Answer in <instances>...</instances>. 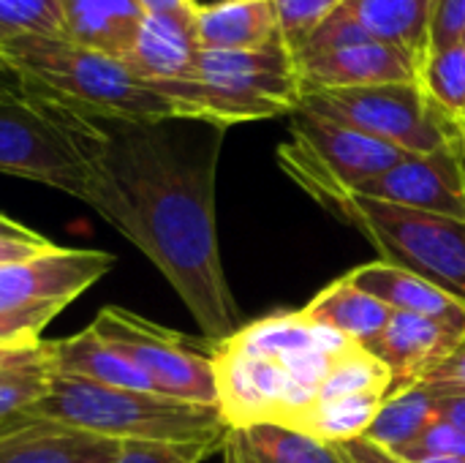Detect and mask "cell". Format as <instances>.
Wrapping results in <instances>:
<instances>
[{"label": "cell", "mask_w": 465, "mask_h": 463, "mask_svg": "<svg viewBox=\"0 0 465 463\" xmlns=\"http://www.w3.org/2000/svg\"><path fill=\"white\" fill-rule=\"evenodd\" d=\"M144 14H183L193 16L199 3L196 0H136Z\"/></svg>", "instance_id": "cell-39"}, {"label": "cell", "mask_w": 465, "mask_h": 463, "mask_svg": "<svg viewBox=\"0 0 465 463\" xmlns=\"http://www.w3.org/2000/svg\"><path fill=\"white\" fill-rule=\"evenodd\" d=\"M22 90V82L16 79V74L8 68V63L0 57V96H8V93H19Z\"/></svg>", "instance_id": "cell-40"}, {"label": "cell", "mask_w": 465, "mask_h": 463, "mask_svg": "<svg viewBox=\"0 0 465 463\" xmlns=\"http://www.w3.org/2000/svg\"><path fill=\"white\" fill-rule=\"evenodd\" d=\"M41 360H44L46 374L84 379V382L106 385V388L155 393L147 377L128 357H123L114 347H109L93 327H84L68 338L41 341Z\"/></svg>", "instance_id": "cell-17"}, {"label": "cell", "mask_w": 465, "mask_h": 463, "mask_svg": "<svg viewBox=\"0 0 465 463\" xmlns=\"http://www.w3.org/2000/svg\"><path fill=\"white\" fill-rule=\"evenodd\" d=\"M41 341L38 344H27V347H0V374L25 371V368H44Z\"/></svg>", "instance_id": "cell-36"}, {"label": "cell", "mask_w": 465, "mask_h": 463, "mask_svg": "<svg viewBox=\"0 0 465 463\" xmlns=\"http://www.w3.org/2000/svg\"><path fill=\"white\" fill-rule=\"evenodd\" d=\"M196 38L202 49L242 52L281 38L275 0H215L196 8Z\"/></svg>", "instance_id": "cell-19"}, {"label": "cell", "mask_w": 465, "mask_h": 463, "mask_svg": "<svg viewBox=\"0 0 465 463\" xmlns=\"http://www.w3.org/2000/svg\"><path fill=\"white\" fill-rule=\"evenodd\" d=\"M411 463H465V458H458V456H441V458H417V461Z\"/></svg>", "instance_id": "cell-42"}, {"label": "cell", "mask_w": 465, "mask_h": 463, "mask_svg": "<svg viewBox=\"0 0 465 463\" xmlns=\"http://www.w3.org/2000/svg\"><path fill=\"white\" fill-rule=\"evenodd\" d=\"M354 226L381 262L409 270L465 303V218L343 194L322 205Z\"/></svg>", "instance_id": "cell-6"}, {"label": "cell", "mask_w": 465, "mask_h": 463, "mask_svg": "<svg viewBox=\"0 0 465 463\" xmlns=\"http://www.w3.org/2000/svg\"><path fill=\"white\" fill-rule=\"evenodd\" d=\"M46 368L0 374V431L27 420V409L44 396Z\"/></svg>", "instance_id": "cell-28"}, {"label": "cell", "mask_w": 465, "mask_h": 463, "mask_svg": "<svg viewBox=\"0 0 465 463\" xmlns=\"http://www.w3.org/2000/svg\"><path fill=\"white\" fill-rule=\"evenodd\" d=\"M63 19V38L125 57L142 25V5L136 0H57Z\"/></svg>", "instance_id": "cell-21"}, {"label": "cell", "mask_w": 465, "mask_h": 463, "mask_svg": "<svg viewBox=\"0 0 465 463\" xmlns=\"http://www.w3.org/2000/svg\"><path fill=\"white\" fill-rule=\"evenodd\" d=\"M425 96L460 128H465V38L436 46L420 65Z\"/></svg>", "instance_id": "cell-26"}, {"label": "cell", "mask_w": 465, "mask_h": 463, "mask_svg": "<svg viewBox=\"0 0 465 463\" xmlns=\"http://www.w3.org/2000/svg\"><path fill=\"white\" fill-rule=\"evenodd\" d=\"M0 57L22 90L57 101L101 123H158L183 117L177 106L136 76L120 57L68 38H16L0 44Z\"/></svg>", "instance_id": "cell-2"}, {"label": "cell", "mask_w": 465, "mask_h": 463, "mask_svg": "<svg viewBox=\"0 0 465 463\" xmlns=\"http://www.w3.org/2000/svg\"><path fill=\"white\" fill-rule=\"evenodd\" d=\"M16 38H63L57 0H0V44Z\"/></svg>", "instance_id": "cell-27"}, {"label": "cell", "mask_w": 465, "mask_h": 463, "mask_svg": "<svg viewBox=\"0 0 465 463\" xmlns=\"http://www.w3.org/2000/svg\"><path fill=\"white\" fill-rule=\"evenodd\" d=\"M343 458L349 463H406L403 458H398L395 453L384 450V448H376L365 439H354V442H346V445H338Z\"/></svg>", "instance_id": "cell-37"}, {"label": "cell", "mask_w": 465, "mask_h": 463, "mask_svg": "<svg viewBox=\"0 0 465 463\" xmlns=\"http://www.w3.org/2000/svg\"><path fill=\"white\" fill-rule=\"evenodd\" d=\"M90 327L123 357H128L147 377L155 393L218 407L213 347L204 352L191 338L120 306L101 308Z\"/></svg>", "instance_id": "cell-9"}, {"label": "cell", "mask_w": 465, "mask_h": 463, "mask_svg": "<svg viewBox=\"0 0 465 463\" xmlns=\"http://www.w3.org/2000/svg\"><path fill=\"white\" fill-rule=\"evenodd\" d=\"M104 126L57 101L19 90L0 96V175L57 188L95 213L106 194Z\"/></svg>", "instance_id": "cell-3"}, {"label": "cell", "mask_w": 465, "mask_h": 463, "mask_svg": "<svg viewBox=\"0 0 465 463\" xmlns=\"http://www.w3.org/2000/svg\"><path fill=\"white\" fill-rule=\"evenodd\" d=\"M300 106L414 156L455 147L465 134L425 96L420 82L311 90L302 93Z\"/></svg>", "instance_id": "cell-8"}, {"label": "cell", "mask_w": 465, "mask_h": 463, "mask_svg": "<svg viewBox=\"0 0 465 463\" xmlns=\"http://www.w3.org/2000/svg\"><path fill=\"white\" fill-rule=\"evenodd\" d=\"M223 344L251 357H267V360H275L283 355H302V352H341L351 347V341L308 319L302 311H283V314L262 317L251 325H242L229 338H223Z\"/></svg>", "instance_id": "cell-20"}, {"label": "cell", "mask_w": 465, "mask_h": 463, "mask_svg": "<svg viewBox=\"0 0 465 463\" xmlns=\"http://www.w3.org/2000/svg\"><path fill=\"white\" fill-rule=\"evenodd\" d=\"M101 126L106 194L98 216L161 270L210 341L229 338L242 325L215 226L226 128L193 117Z\"/></svg>", "instance_id": "cell-1"}, {"label": "cell", "mask_w": 465, "mask_h": 463, "mask_svg": "<svg viewBox=\"0 0 465 463\" xmlns=\"http://www.w3.org/2000/svg\"><path fill=\"white\" fill-rule=\"evenodd\" d=\"M223 463H349L338 445H327L278 423L229 428L221 442Z\"/></svg>", "instance_id": "cell-22"}, {"label": "cell", "mask_w": 465, "mask_h": 463, "mask_svg": "<svg viewBox=\"0 0 465 463\" xmlns=\"http://www.w3.org/2000/svg\"><path fill=\"white\" fill-rule=\"evenodd\" d=\"M193 22L196 14H144L123 63L158 93L193 79L202 52Z\"/></svg>", "instance_id": "cell-13"}, {"label": "cell", "mask_w": 465, "mask_h": 463, "mask_svg": "<svg viewBox=\"0 0 465 463\" xmlns=\"http://www.w3.org/2000/svg\"><path fill=\"white\" fill-rule=\"evenodd\" d=\"M463 164H465V134H463Z\"/></svg>", "instance_id": "cell-43"}, {"label": "cell", "mask_w": 465, "mask_h": 463, "mask_svg": "<svg viewBox=\"0 0 465 463\" xmlns=\"http://www.w3.org/2000/svg\"><path fill=\"white\" fill-rule=\"evenodd\" d=\"M346 278L357 289L387 303L392 311H406V314L433 319L465 338V303L458 300L455 295L444 292L441 287H436L409 270L387 265L381 259L349 270Z\"/></svg>", "instance_id": "cell-15"}, {"label": "cell", "mask_w": 465, "mask_h": 463, "mask_svg": "<svg viewBox=\"0 0 465 463\" xmlns=\"http://www.w3.org/2000/svg\"><path fill=\"white\" fill-rule=\"evenodd\" d=\"M335 14L354 22L368 38L403 49L420 65L430 49L436 0H341Z\"/></svg>", "instance_id": "cell-18"}, {"label": "cell", "mask_w": 465, "mask_h": 463, "mask_svg": "<svg viewBox=\"0 0 465 463\" xmlns=\"http://www.w3.org/2000/svg\"><path fill=\"white\" fill-rule=\"evenodd\" d=\"M403 461H417V458H441V456H458L465 458V431L455 428L452 423L436 418L411 445L395 453Z\"/></svg>", "instance_id": "cell-31"}, {"label": "cell", "mask_w": 465, "mask_h": 463, "mask_svg": "<svg viewBox=\"0 0 465 463\" xmlns=\"http://www.w3.org/2000/svg\"><path fill=\"white\" fill-rule=\"evenodd\" d=\"M308 319L335 330L346 341L368 349L387 327L392 308L373 295L357 289L346 276L324 287L305 308H300Z\"/></svg>", "instance_id": "cell-23"}, {"label": "cell", "mask_w": 465, "mask_h": 463, "mask_svg": "<svg viewBox=\"0 0 465 463\" xmlns=\"http://www.w3.org/2000/svg\"><path fill=\"white\" fill-rule=\"evenodd\" d=\"M430 396H433L436 418H441V420L452 423L455 428L465 431V393H430Z\"/></svg>", "instance_id": "cell-38"}, {"label": "cell", "mask_w": 465, "mask_h": 463, "mask_svg": "<svg viewBox=\"0 0 465 463\" xmlns=\"http://www.w3.org/2000/svg\"><path fill=\"white\" fill-rule=\"evenodd\" d=\"M463 344L465 338L433 319L392 311L384 333L368 347V352L390 368L392 390H403L420 385Z\"/></svg>", "instance_id": "cell-14"}, {"label": "cell", "mask_w": 465, "mask_h": 463, "mask_svg": "<svg viewBox=\"0 0 465 463\" xmlns=\"http://www.w3.org/2000/svg\"><path fill=\"white\" fill-rule=\"evenodd\" d=\"M27 418L98 434L114 442H223L229 426L218 407L150 390H125L46 374L44 396Z\"/></svg>", "instance_id": "cell-4"}, {"label": "cell", "mask_w": 465, "mask_h": 463, "mask_svg": "<svg viewBox=\"0 0 465 463\" xmlns=\"http://www.w3.org/2000/svg\"><path fill=\"white\" fill-rule=\"evenodd\" d=\"M114 265V257L95 248L52 246L22 262L0 267V311L60 314L84 295Z\"/></svg>", "instance_id": "cell-10"}, {"label": "cell", "mask_w": 465, "mask_h": 463, "mask_svg": "<svg viewBox=\"0 0 465 463\" xmlns=\"http://www.w3.org/2000/svg\"><path fill=\"white\" fill-rule=\"evenodd\" d=\"M221 442H120L112 463H204Z\"/></svg>", "instance_id": "cell-29"}, {"label": "cell", "mask_w": 465, "mask_h": 463, "mask_svg": "<svg viewBox=\"0 0 465 463\" xmlns=\"http://www.w3.org/2000/svg\"><path fill=\"white\" fill-rule=\"evenodd\" d=\"M406 156L411 153L302 106L289 115V136L275 150L278 166L319 205L354 194Z\"/></svg>", "instance_id": "cell-7"}, {"label": "cell", "mask_w": 465, "mask_h": 463, "mask_svg": "<svg viewBox=\"0 0 465 463\" xmlns=\"http://www.w3.org/2000/svg\"><path fill=\"white\" fill-rule=\"evenodd\" d=\"M54 319L49 311H0V347H27L41 341V330Z\"/></svg>", "instance_id": "cell-32"}, {"label": "cell", "mask_w": 465, "mask_h": 463, "mask_svg": "<svg viewBox=\"0 0 465 463\" xmlns=\"http://www.w3.org/2000/svg\"><path fill=\"white\" fill-rule=\"evenodd\" d=\"M52 240L41 237V235H33V237H8V235H0V267L3 265H11V262H22L27 257H35L41 251H49Z\"/></svg>", "instance_id": "cell-35"}, {"label": "cell", "mask_w": 465, "mask_h": 463, "mask_svg": "<svg viewBox=\"0 0 465 463\" xmlns=\"http://www.w3.org/2000/svg\"><path fill=\"white\" fill-rule=\"evenodd\" d=\"M420 385L430 393H465V344L458 347L439 368H433Z\"/></svg>", "instance_id": "cell-34"}, {"label": "cell", "mask_w": 465, "mask_h": 463, "mask_svg": "<svg viewBox=\"0 0 465 463\" xmlns=\"http://www.w3.org/2000/svg\"><path fill=\"white\" fill-rule=\"evenodd\" d=\"M354 194L411 210L465 218L463 142L425 156H406L392 169L362 183Z\"/></svg>", "instance_id": "cell-11"}, {"label": "cell", "mask_w": 465, "mask_h": 463, "mask_svg": "<svg viewBox=\"0 0 465 463\" xmlns=\"http://www.w3.org/2000/svg\"><path fill=\"white\" fill-rule=\"evenodd\" d=\"M183 117L221 128L294 115L302 104L297 60L283 41L262 49H202L193 79L161 90Z\"/></svg>", "instance_id": "cell-5"}, {"label": "cell", "mask_w": 465, "mask_h": 463, "mask_svg": "<svg viewBox=\"0 0 465 463\" xmlns=\"http://www.w3.org/2000/svg\"><path fill=\"white\" fill-rule=\"evenodd\" d=\"M465 38V0H436L430 49ZM428 49V52H430Z\"/></svg>", "instance_id": "cell-33"}, {"label": "cell", "mask_w": 465, "mask_h": 463, "mask_svg": "<svg viewBox=\"0 0 465 463\" xmlns=\"http://www.w3.org/2000/svg\"><path fill=\"white\" fill-rule=\"evenodd\" d=\"M120 442L27 418L0 431V463H112Z\"/></svg>", "instance_id": "cell-16"}, {"label": "cell", "mask_w": 465, "mask_h": 463, "mask_svg": "<svg viewBox=\"0 0 465 463\" xmlns=\"http://www.w3.org/2000/svg\"><path fill=\"white\" fill-rule=\"evenodd\" d=\"M433 420H436L433 396L422 385H411L403 390H392L381 401L362 439L390 453H398L406 445H411Z\"/></svg>", "instance_id": "cell-25"}, {"label": "cell", "mask_w": 465, "mask_h": 463, "mask_svg": "<svg viewBox=\"0 0 465 463\" xmlns=\"http://www.w3.org/2000/svg\"><path fill=\"white\" fill-rule=\"evenodd\" d=\"M0 235H8V237H33L38 232H33L25 224H19V221H14V218H8V216L0 213Z\"/></svg>", "instance_id": "cell-41"}, {"label": "cell", "mask_w": 465, "mask_h": 463, "mask_svg": "<svg viewBox=\"0 0 465 463\" xmlns=\"http://www.w3.org/2000/svg\"><path fill=\"white\" fill-rule=\"evenodd\" d=\"M387 396H346L332 401H316L308 409H302L286 428L302 431L313 439H322L327 445H346L354 439H362L371 428L381 401Z\"/></svg>", "instance_id": "cell-24"}, {"label": "cell", "mask_w": 465, "mask_h": 463, "mask_svg": "<svg viewBox=\"0 0 465 463\" xmlns=\"http://www.w3.org/2000/svg\"><path fill=\"white\" fill-rule=\"evenodd\" d=\"M341 0H275L281 38L292 55L308 41V35L338 8Z\"/></svg>", "instance_id": "cell-30"}, {"label": "cell", "mask_w": 465, "mask_h": 463, "mask_svg": "<svg viewBox=\"0 0 465 463\" xmlns=\"http://www.w3.org/2000/svg\"><path fill=\"white\" fill-rule=\"evenodd\" d=\"M302 93L420 82V63L398 46L365 38L297 60Z\"/></svg>", "instance_id": "cell-12"}]
</instances>
